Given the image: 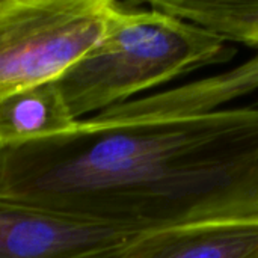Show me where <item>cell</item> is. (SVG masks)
Instances as JSON below:
<instances>
[{
	"mask_svg": "<svg viewBox=\"0 0 258 258\" xmlns=\"http://www.w3.org/2000/svg\"><path fill=\"white\" fill-rule=\"evenodd\" d=\"M115 0H0V100L57 82L103 38Z\"/></svg>",
	"mask_w": 258,
	"mask_h": 258,
	"instance_id": "3",
	"label": "cell"
},
{
	"mask_svg": "<svg viewBox=\"0 0 258 258\" xmlns=\"http://www.w3.org/2000/svg\"><path fill=\"white\" fill-rule=\"evenodd\" d=\"M57 82L18 91L0 100V148L50 139L77 125Z\"/></svg>",
	"mask_w": 258,
	"mask_h": 258,
	"instance_id": "7",
	"label": "cell"
},
{
	"mask_svg": "<svg viewBox=\"0 0 258 258\" xmlns=\"http://www.w3.org/2000/svg\"><path fill=\"white\" fill-rule=\"evenodd\" d=\"M139 234L0 195V258H127Z\"/></svg>",
	"mask_w": 258,
	"mask_h": 258,
	"instance_id": "4",
	"label": "cell"
},
{
	"mask_svg": "<svg viewBox=\"0 0 258 258\" xmlns=\"http://www.w3.org/2000/svg\"><path fill=\"white\" fill-rule=\"evenodd\" d=\"M148 5L197 24L227 42L258 47V2L151 0Z\"/></svg>",
	"mask_w": 258,
	"mask_h": 258,
	"instance_id": "8",
	"label": "cell"
},
{
	"mask_svg": "<svg viewBox=\"0 0 258 258\" xmlns=\"http://www.w3.org/2000/svg\"><path fill=\"white\" fill-rule=\"evenodd\" d=\"M127 258H258V215L215 216L145 231Z\"/></svg>",
	"mask_w": 258,
	"mask_h": 258,
	"instance_id": "5",
	"label": "cell"
},
{
	"mask_svg": "<svg viewBox=\"0 0 258 258\" xmlns=\"http://www.w3.org/2000/svg\"><path fill=\"white\" fill-rule=\"evenodd\" d=\"M231 56L227 41L197 24L151 6L115 2L103 38L57 86L80 121Z\"/></svg>",
	"mask_w": 258,
	"mask_h": 258,
	"instance_id": "2",
	"label": "cell"
},
{
	"mask_svg": "<svg viewBox=\"0 0 258 258\" xmlns=\"http://www.w3.org/2000/svg\"><path fill=\"white\" fill-rule=\"evenodd\" d=\"M258 92V54L230 71L204 77L162 92L113 106L97 115L104 118H168L210 113L233 107Z\"/></svg>",
	"mask_w": 258,
	"mask_h": 258,
	"instance_id": "6",
	"label": "cell"
},
{
	"mask_svg": "<svg viewBox=\"0 0 258 258\" xmlns=\"http://www.w3.org/2000/svg\"><path fill=\"white\" fill-rule=\"evenodd\" d=\"M0 195L141 233L257 213L258 106L80 119L63 135L0 148Z\"/></svg>",
	"mask_w": 258,
	"mask_h": 258,
	"instance_id": "1",
	"label": "cell"
},
{
	"mask_svg": "<svg viewBox=\"0 0 258 258\" xmlns=\"http://www.w3.org/2000/svg\"><path fill=\"white\" fill-rule=\"evenodd\" d=\"M257 213H258V198H257Z\"/></svg>",
	"mask_w": 258,
	"mask_h": 258,
	"instance_id": "9",
	"label": "cell"
}]
</instances>
